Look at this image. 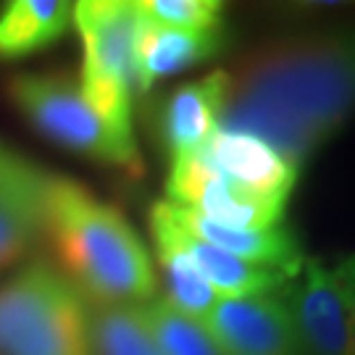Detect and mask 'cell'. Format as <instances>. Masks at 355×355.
Masks as SVG:
<instances>
[{
	"mask_svg": "<svg viewBox=\"0 0 355 355\" xmlns=\"http://www.w3.org/2000/svg\"><path fill=\"white\" fill-rule=\"evenodd\" d=\"M224 45L227 26L211 32H190L155 24L140 13L135 35V87L137 92H150L166 76H174L218 55Z\"/></svg>",
	"mask_w": 355,
	"mask_h": 355,
	"instance_id": "cell-12",
	"label": "cell"
},
{
	"mask_svg": "<svg viewBox=\"0 0 355 355\" xmlns=\"http://www.w3.org/2000/svg\"><path fill=\"white\" fill-rule=\"evenodd\" d=\"M74 3L11 0L0 11V61H16L55 45L71 29Z\"/></svg>",
	"mask_w": 355,
	"mask_h": 355,
	"instance_id": "cell-16",
	"label": "cell"
},
{
	"mask_svg": "<svg viewBox=\"0 0 355 355\" xmlns=\"http://www.w3.org/2000/svg\"><path fill=\"white\" fill-rule=\"evenodd\" d=\"M0 355H92L87 297L51 261L0 284Z\"/></svg>",
	"mask_w": 355,
	"mask_h": 355,
	"instance_id": "cell-3",
	"label": "cell"
},
{
	"mask_svg": "<svg viewBox=\"0 0 355 355\" xmlns=\"http://www.w3.org/2000/svg\"><path fill=\"white\" fill-rule=\"evenodd\" d=\"M168 211H171V205H168ZM171 218H174V214H171ZM174 227H177L179 242H182L184 253L190 255V261L203 274V279L211 284V290L218 295V300H237V297H253V295L277 292L292 277V271L242 261L237 255H229L224 250L214 248V245H208V242L192 237V234H187L184 229L179 227L177 218H174Z\"/></svg>",
	"mask_w": 355,
	"mask_h": 355,
	"instance_id": "cell-15",
	"label": "cell"
},
{
	"mask_svg": "<svg viewBox=\"0 0 355 355\" xmlns=\"http://www.w3.org/2000/svg\"><path fill=\"white\" fill-rule=\"evenodd\" d=\"M137 11L155 24L174 29H224V3L218 0H137Z\"/></svg>",
	"mask_w": 355,
	"mask_h": 355,
	"instance_id": "cell-19",
	"label": "cell"
},
{
	"mask_svg": "<svg viewBox=\"0 0 355 355\" xmlns=\"http://www.w3.org/2000/svg\"><path fill=\"white\" fill-rule=\"evenodd\" d=\"M3 153H6V150H3V148H0V158H3Z\"/></svg>",
	"mask_w": 355,
	"mask_h": 355,
	"instance_id": "cell-21",
	"label": "cell"
},
{
	"mask_svg": "<svg viewBox=\"0 0 355 355\" xmlns=\"http://www.w3.org/2000/svg\"><path fill=\"white\" fill-rule=\"evenodd\" d=\"M200 153L234 187L271 200L287 203L300 177V166L287 161L271 145L227 127L218 129Z\"/></svg>",
	"mask_w": 355,
	"mask_h": 355,
	"instance_id": "cell-11",
	"label": "cell"
},
{
	"mask_svg": "<svg viewBox=\"0 0 355 355\" xmlns=\"http://www.w3.org/2000/svg\"><path fill=\"white\" fill-rule=\"evenodd\" d=\"M92 355H164L145 303H89Z\"/></svg>",
	"mask_w": 355,
	"mask_h": 355,
	"instance_id": "cell-17",
	"label": "cell"
},
{
	"mask_svg": "<svg viewBox=\"0 0 355 355\" xmlns=\"http://www.w3.org/2000/svg\"><path fill=\"white\" fill-rule=\"evenodd\" d=\"M45 237L89 303H150L158 274L137 229L71 177H51Z\"/></svg>",
	"mask_w": 355,
	"mask_h": 355,
	"instance_id": "cell-2",
	"label": "cell"
},
{
	"mask_svg": "<svg viewBox=\"0 0 355 355\" xmlns=\"http://www.w3.org/2000/svg\"><path fill=\"white\" fill-rule=\"evenodd\" d=\"M166 195H168V203L190 208L216 224L234 229L263 232V229L282 227L287 214L284 200H271V198H261L234 187L208 164V158L200 150L171 161Z\"/></svg>",
	"mask_w": 355,
	"mask_h": 355,
	"instance_id": "cell-7",
	"label": "cell"
},
{
	"mask_svg": "<svg viewBox=\"0 0 355 355\" xmlns=\"http://www.w3.org/2000/svg\"><path fill=\"white\" fill-rule=\"evenodd\" d=\"M229 103V71L192 79L166 95L158 111V137L168 161L203 150L205 142L214 137L224 124Z\"/></svg>",
	"mask_w": 355,
	"mask_h": 355,
	"instance_id": "cell-10",
	"label": "cell"
},
{
	"mask_svg": "<svg viewBox=\"0 0 355 355\" xmlns=\"http://www.w3.org/2000/svg\"><path fill=\"white\" fill-rule=\"evenodd\" d=\"M140 24L132 0L74 3L71 26L82 42L79 87L87 105L124 145L137 148L132 124L135 98V35Z\"/></svg>",
	"mask_w": 355,
	"mask_h": 355,
	"instance_id": "cell-4",
	"label": "cell"
},
{
	"mask_svg": "<svg viewBox=\"0 0 355 355\" xmlns=\"http://www.w3.org/2000/svg\"><path fill=\"white\" fill-rule=\"evenodd\" d=\"M51 177L21 155L0 158V271L32 253L45 237Z\"/></svg>",
	"mask_w": 355,
	"mask_h": 355,
	"instance_id": "cell-9",
	"label": "cell"
},
{
	"mask_svg": "<svg viewBox=\"0 0 355 355\" xmlns=\"http://www.w3.org/2000/svg\"><path fill=\"white\" fill-rule=\"evenodd\" d=\"M11 105L42 137L89 161L140 174V150L124 145L87 105L79 79L64 71H24L6 82Z\"/></svg>",
	"mask_w": 355,
	"mask_h": 355,
	"instance_id": "cell-5",
	"label": "cell"
},
{
	"mask_svg": "<svg viewBox=\"0 0 355 355\" xmlns=\"http://www.w3.org/2000/svg\"><path fill=\"white\" fill-rule=\"evenodd\" d=\"M203 324L221 355H300L279 290L218 300Z\"/></svg>",
	"mask_w": 355,
	"mask_h": 355,
	"instance_id": "cell-8",
	"label": "cell"
},
{
	"mask_svg": "<svg viewBox=\"0 0 355 355\" xmlns=\"http://www.w3.org/2000/svg\"><path fill=\"white\" fill-rule=\"evenodd\" d=\"M279 297L300 355H355V295L337 268L305 258Z\"/></svg>",
	"mask_w": 355,
	"mask_h": 355,
	"instance_id": "cell-6",
	"label": "cell"
},
{
	"mask_svg": "<svg viewBox=\"0 0 355 355\" xmlns=\"http://www.w3.org/2000/svg\"><path fill=\"white\" fill-rule=\"evenodd\" d=\"M168 205H171V214L177 218V224L187 234L208 242V245H214V248H218V250H224L229 255H237L242 261L261 263V266H274L282 268V271H292V274L305 261L303 245L297 240V234L284 227V224L274 229H263V232L234 229L216 224V221L195 214L190 208H182V205L174 203Z\"/></svg>",
	"mask_w": 355,
	"mask_h": 355,
	"instance_id": "cell-13",
	"label": "cell"
},
{
	"mask_svg": "<svg viewBox=\"0 0 355 355\" xmlns=\"http://www.w3.org/2000/svg\"><path fill=\"white\" fill-rule=\"evenodd\" d=\"M148 224H150L153 248H155V263L164 277V300L182 313L205 321L208 313L218 305V295L195 268L190 255L184 253L166 200L150 205Z\"/></svg>",
	"mask_w": 355,
	"mask_h": 355,
	"instance_id": "cell-14",
	"label": "cell"
},
{
	"mask_svg": "<svg viewBox=\"0 0 355 355\" xmlns=\"http://www.w3.org/2000/svg\"><path fill=\"white\" fill-rule=\"evenodd\" d=\"M355 119V29L271 40L229 74L221 127L253 135L295 166Z\"/></svg>",
	"mask_w": 355,
	"mask_h": 355,
	"instance_id": "cell-1",
	"label": "cell"
},
{
	"mask_svg": "<svg viewBox=\"0 0 355 355\" xmlns=\"http://www.w3.org/2000/svg\"><path fill=\"white\" fill-rule=\"evenodd\" d=\"M334 268H337V274L343 277L345 284H347V287H350V292L355 295V253H350L347 258H343V261H340Z\"/></svg>",
	"mask_w": 355,
	"mask_h": 355,
	"instance_id": "cell-20",
	"label": "cell"
},
{
	"mask_svg": "<svg viewBox=\"0 0 355 355\" xmlns=\"http://www.w3.org/2000/svg\"><path fill=\"white\" fill-rule=\"evenodd\" d=\"M145 316L164 355H221L203 321L177 311L164 297L145 303Z\"/></svg>",
	"mask_w": 355,
	"mask_h": 355,
	"instance_id": "cell-18",
	"label": "cell"
}]
</instances>
